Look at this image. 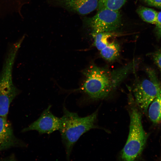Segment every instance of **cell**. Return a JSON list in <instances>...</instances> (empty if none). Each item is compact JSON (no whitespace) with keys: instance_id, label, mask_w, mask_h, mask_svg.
I'll use <instances>...</instances> for the list:
<instances>
[{"instance_id":"obj_1","label":"cell","mask_w":161,"mask_h":161,"mask_svg":"<svg viewBox=\"0 0 161 161\" xmlns=\"http://www.w3.org/2000/svg\"><path fill=\"white\" fill-rule=\"evenodd\" d=\"M136 62L133 60L120 67L111 70L92 64L83 70L85 77L81 90L91 99H103L115 89L129 74L134 72Z\"/></svg>"},{"instance_id":"obj_2","label":"cell","mask_w":161,"mask_h":161,"mask_svg":"<svg viewBox=\"0 0 161 161\" xmlns=\"http://www.w3.org/2000/svg\"><path fill=\"white\" fill-rule=\"evenodd\" d=\"M63 114L61 117L59 130L65 148L66 159L69 160L73 148L80 137L90 130L95 128L97 111L88 116L81 117L77 113L71 112L63 106Z\"/></svg>"},{"instance_id":"obj_3","label":"cell","mask_w":161,"mask_h":161,"mask_svg":"<svg viewBox=\"0 0 161 161\" xmlns=\"http://www.w3.org/2000/svg\"><path fill=\"white\" fill-rule=\"evenodd\" d=\"M130 124L127 140L121 154L122 159L125 161H133L142 152L147 136L142 122V116L135 106L132 105L129 110Z\"/></svg>"},{"instance_id":"obj_4","label":"cell","mask_w":161,"mask_h":161,"mask_svg":"<svg viewBox=\"0 0 161 161\" xmlns=\"http://www.w3.org/2000/svg\"><path fill=\"white\" fill-rule=\"evenodd\" d=\"M16 55V53L13 51L6 52L0 73V116L7 117L10 104L20 92L12 79Z\"/></svg>"},{"instance_id":"obj_5","label":"cell","mask_w":161,"mask_h":161,"mask_svg":"<svg viewBox=\"0 0 161 161\" xmlns=\"http://www.w3.org/2000/svg\"><path fill=\"white\" fill-rule=\"evenodd\" d=\"M150 79L138 81L133 88L135 101L141 110L147 112L149 105L156 97L160 87L155 74L151 70H146Z\"/></svg>"},{"instance_id":"obj_6","label":"cell","mask_w":161,"mask_h":161,"mask_svg":"<svg viewBox=\"0 0 161 161\" xmlns=\"http://www.w3.org/2000/svg\"><path fill=\"white\" fill-rule=\"evenodd\" d=\"M98 11L94 16L84 21L85 24L92 30V33L110 32L120 27L121 16L119 10L103 9Z\"/></svg>"},{"instance_id":"obj_7","label":"cell","mask_w":161,"mask_h":161,"mask_svg":"<svg viewBox=\"0 0 161 161\" xmlns=\"http://www.w3.org/2000/svg\"><path fill=\"white\" fill-rule=\"evenodd\" d=\"M51 107V105H49L36 120L23 129L22 132L35 130L40 134H49L59 130L61 126V118L56 117L52 113Z\"/></svg>"},{"instance_id":"obj_8","label":"cell","mask_w":161,"mask_h":161,"mask_svg":"<svg viewBox=\"0 0 161 161\" xmlns=\"http://www.w3.org/2000/svg\"><path fill=\"white\" fill-rule=\"evenodd\" d=\"M51 6L64 9L69 12L84 15L97 8L99 0H45Z\"/></svg>"},{"instance_id":"obj_9","label":"cell","mask_w":161,"mask_h":161,"mask_svg":"<svg viewBox=\"0 0 161 161\" xmlns=\"http://www.w3.org/2000/svg\"><path fill=\"white\" fill-rule=\"evenodd\" d=\"M27 146L25 143L15 136L7 117L0 116V152L13 147Z\"/></svg>"},{"instance_id":"obj_10","label":"cell","mask_w":161,"mask_h":161,"mask_svg":"<svg viewBox=\"0 0 161 161\" xmlns=\"http://www.w3.org/2000/svg\"><path fill=\"white\" fill-rule=\"evenodd\" d=\"M148 117L154 123L161 125V88L148 108Z\"/></svg>"},{"instance_id":"obj_11","label":"cell","mask_w":161,"mask_h":161,"mask_svg":"<svg viewBox=\"0 0 161 161\" xmlns=\"http://www.w3.org/2000/svg\"><path fill=\"white\" fill-rule=\"evenodd\" d=\"M120 46L115 41L109 42L100 51L102 58L109 61H112L119 57L120 52Z\"/></svg>"},{"instance_id":"obj_12","label":"cell","mask_w":161,"mask_h":161,"mask_svg":"<svg viewBox=\"0 0 161 161\" xmlns=\"http://www.w3.org/2000/svg\"><path fill=\"white\" fill-rule=\"evenodd\" d=\"M137 12L144 21L156 24L158 13L156 10L149 8L140 7L137 9Z\"/></svg>"},{"instance_id":"obj_13","label":"cell","mask_w":161,"mask_h":161,"mask_svg":"<svg viewBox=\"0 0 161 161\" xmlns=\"http://www.w3.org/2000/svg\"><path fill=\"white\" fill-rule=\"evenodd\" d=\"M92 34L94 39V45L99 51L109 43V39L113 35L109 32L92 33Z\"/></svg>"},{"instance_id":"obj_14","label":"cell","mask_w":161,"mask_h":161,"mask_svg":"<svg viewBox=\"0 0 161 161\" xmlns=\"http://www.w3.org/2000/svg\"><path fill=\"white\" fill-rule=\"evenodd\" d=\"M127 0H99L98 10L103 9L118 10Z\"/></svg>"},{"instance_id":"obj_15","label":"cell","mask_w":161,"mask_h":161,"mask_svg":"<svg viewBox=\"0 0 161 161\" xmlns=\"http://www.w3.org/2000/svg\"><path fill=\"white\" fill-rule=\"evenodd\" d=\"M152 56L154 61L159 68L161 73V49L153 53Z\"/></svg>"},{"instance_id":"obj_16","label":"cell","mask_w":161,"mask_h":161,"mask_svg":"<svg viewBox=\"0 0 161 161\" xmlns=\"http://www.w3.org/2000/svg\"><path fill=\"white\" fill-rule=\"evenodd\" d=\"M156 33L158 39L161 37V11L158 12L156 24Z\"/></svg>"},{"instance_id":"obj_17","label":"cell","mask_w":161,"mask_h":161,"mask_svg":"<svg viewBox=\"0 0 161 161\" xmlns=\"http://www.w3.org/2000/svg\"><path fill=\"white\" fill-rule=\"evenodd\" d=\"M148 5L161 8V0H144Z\"/></svg>"},{"instance_id":"obj_18","label":"cell","mask_w":161,"mask_h":161,"mask_svg":"<svg viewBox=\"0 0 161 161\" xmlns=\"http://www.w3.org/2000/svg\"><path fill=\"white\" fill-rule=\"evenodd\" d=\"M22 0H0V5H6L14 4Z\"/></svg>"}]
</instances>
